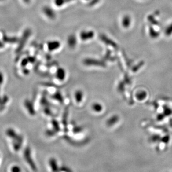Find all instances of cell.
I'll use <instances>...</instances> for the list:
<instances>
[{
    "label": "cell",
    "instance_id": "obj_1",
    "mask_svg": "<svg viewBox=\"0 0 172 172\" xmlns=\"http://www.w3.org/2000/svg\"><path fill=\"white\" fill-rule=\"evenodd\" d=\"M30 32L28 31H26L24 33V35L23 36V38H22V39L21 40V42H20V43L19 46V47L17 48V52H20V51H21V49L23 48V46H24V44H25V43L26 42V39L27 38V36H29V34Z\"/></svg>",
    "mask_w": 172,
    "mask_h": 172
},
{
    "label": "cell",
    "instance_id": "obj_2",
    "mask_svg": "<svg viewBox=\"0 0 172 172\" xmlns=\"http://www.w3.org/2000/svg\"><path fill=\"white\" fill-rule=\"evenodd\" d=\"M60 46V43L58 42H50L48 44L49 50H55V49H58Z\"/></svg>",
    "mask_w": 172,
    "mask_h": 172
},
{
    "label": "cell",
    "instance_id": "obj_3",
    "mask_svg": "<svg viewBox=\"0 0 172 172\" xmlns=\"http://www.w3.org/2000/svg\"><path fill=\"white\" fill-rule=\"evenodd\" d=\"M6 134L8 137L12 138L13 139L17 136V134L15 132V131L12 129H7L6 131Z\"/></svg>",
    "mask_w": 172,
    "mask_h": 172
},
{
    "label": "cell",
    "instance_id": "obj_4",
    "mask_svg": "<svg viewBox=\"0 0 172 172\" xmlns=\"http://www.w3.org/2000/svg\"><path fill=\"white\" fill-rule=\"evenodd\" d=\"M3 40L4 42H11V43H14L17 42V39L15 37H8L7 36L4 35L3 37Z\"/></svg>",
    "mask_w": 172,
    "mask_h": 172
},
{
    "label": "cell",
    "instance_id": "obj_5",
    "mask_svg": "<svg viewBox=\"0 0 172 172\" xmlns=\"http://www.w3.org/2000/svg\"><path fill=\"white\" fill-rule=\"evenodd\" d=\"M91 31H88L87 33H81V38L83 39H88L92 38L93 37V33H90Z\"/></svg>",
    "mask_w": 172,
    "mask_h": 172
},
{
    "label": "cell",
    "instance_id": "obj_6",
    "mask_svg": "<svg viewBox=\"0 0 172 172\" xmlns=\"http://www.w3.org/2000/svg\"><path fill=\"white\" fill-rule=\"evenodd\" d=\"M75 96L76 100L77 101H79L81 100V99H82L83 94H82V92H81V91H77L75 93Z\"/></svg>",
    "mask_w": 172,
    "mask_h": 172
},
{
    "label": "cell",
    "instance_id": "obj_7",
    "mask_svg": "<svg viewBox=\"0 0 172 172\" xmlns=\"http://www.w3.org/2000/svg\"><path fill=\"white\" fill-rule=\"evenodd\" d=\"M11 172H21V169L17 166H13L11 168Z\"/></svg>",
    "mask_w": 172,
    "mask_h": 172
},
{
    "label": "cell",
    "instance_id": "obj_8",
    "mask_svg": "<svg viewBox=\"0 0 172 172\" xmlns=\"http://www.w3.org/2000/svg\"><path fill=\"white\" fill-rule=\"evenodd\" d=\"M93 107L94 110H101V106L100 104H94V105H93Z\"/></svg>",
    "mask_w": 172,
    "mask_h": 172
},
{
    "label": "cell",
    "instance_id": "obj_9",
    "mask_svg": "<svg viewBox=\"0 0 172 172\" xmlns=\"http://www.w3.org/2000/svg\"><path fill=\"white\" fill-rule=\"evenodd\" d=\"M3 74L0 72V85H2L3 82Z\"/></svg>",
    "mask_w": 172,
    "mask_h": 172
},
{
    "label": "cell",
    "instance_id": "obj_10",
    "mask_svg": "<svg viewBox=\"0 0 172 172\" xmlns=\"http://www.w3.org/2000/svg\"><path fill=\"white\" fill-rule=\"evenodd\" d=\"M2 47H3V44L0 41V48H1Z\"/></svg>",
    "mask_w": 172,
    "mask_h": 172
}]
</instances>
